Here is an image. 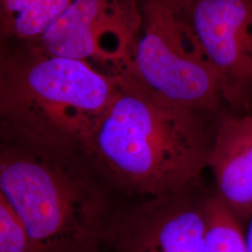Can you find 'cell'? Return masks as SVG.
<instances>
[{"label": "cell", "instance_id": "obj_1", "mask_svg": "<svg viewBox=\"0 0 252 252\" xmlns=\"http://www.w3.org/2000/svg\"><path fill=\"white\" fill-rule=\"evenodd\" d=\"M115 78L117 93L82 158L114 186L146 199L200 184L216 130L207 124L212 114L154 99Z\"/></svg>", "mask_w": 252, "mask_h": 252}, {"label": "cell", "instance_id": "obj_2", "mask_svg": "<svg viewBox=\"0 0 252 252\" xmlns=\"http://www.w3.org/2000/svg\"><path fill=\"white\" fill-rule=\"evenodd\" d=\"M117 89L112 74L34 43L2 51V136L5 142L81 156Z\"/></svg>", "mask_w": 252, "mask_h": 252}, {"label": "cell", "instance_id": "obj_3", "mask_svg": "<svg viewBox=\"0 0 252 252\" xmlns=\"http://www.w3.org/2000/svg\"><path fill=\"white\" fill-rule=\"evenodd\" d=\"M81 155L5 142L0 193L26 228L32 252H101L110 215Z\"/></svg>", "mask_w": 252, "mask_h": 252}, {"label": "cell", "instance_id": "obj_4", "mask_svg": "<svg viewBox=\"0 0 252 252\" xmlns=\"http://www.w3.org/2000/svg\"><path fill=\"white\" fill-rule=\"evenodd\" d=\"M110 74L163 103L214 114L221 84L181 0H147L128 57Z\"/></svg>", "mask_w": 252, "mask_h": 252}, {"label": "cell", "instance_id": "obj_5", "mask_svg": "<svg viewBox=\"0 0 252 252\" xmlns=\"http://www.w3.org/2000/svg\"><path fill=\"white\" fill-rule=\"evenodd\" d=\"M207 197L198 184L110 217L101 252H206Z\"/></svg>", "mask_w": 252, "mask_h": 252}, {"label": "cell", "instance_id": "obj_6", "mask_svg": "<svg viewBox=\"0 0 252 252\" xmlns=\"http://www.w3.org/2000/svg\"><path fill=\"white\" fill-rule=\"evenodd\" d=\"M140 0H72L33 42L48 54L110 67L130 54L143 22Z\"/></svg>", "mask_w": 252, "mask_h": 252}, {"label": "cell", "instance_id": "obj_7", "mask_svg": "<svg viewBox=\"0 0 252 252\" xmlns=\"http://www.w3.org/2000/svg\"><path fill=\"white\" fill-rule=\"evenodd\" d=\"M189 24L235 108L252 99V0H181Z\"/></svg>", "mask_w": 252, "mask_h": 252}, {"label": "cell", "instance_id": "obj_8", "mask_svg": "<svg viewBox=\"0 0 252 252\" xmlns=\"http://www.w3.org/2000/svg\"><path fill=\"white\" fill-rule=\"evenodd\" d=\"M217 194L237 218L252 217V116L220 119L208 159Z\"/></svg>", "mask_w": 252, "mask_h": 252}, {"label": "cell", "instance_id": "obj_9", "mask_svg": "<svg viewBox=\"0 0 252 252\" xmlns=\"http://www.w3.org/2000/svg\"><path fill=\"white\" fill-rule=\"evenodd\" d=\"M72 0H0V29L5 40L33 43L61 16Z\"/></svg>", "mask_w": 252, "mask_h": 252}, {"label": "cell", "instance_id": "obj_10", "mask_svg": "<svg viewBox=\"0 0 252 252\" xmlns=\"http://www.w3.org/2000/svg\"><path fill=\"white\" fill-rule=\"evenodd\" d=\"M206 252H247L238 220L218 194L205 203Z\"/></svg>", "mask_w": 252, "mask_h": 252}, {"label": "cell", "instance_id": "obj_11", "mask_svg": "<svg viewBox=\"0 0 252 252\" xmlns=\"http://www.w3.org/2000/svg\"><path fill=\"white\" fill-rule=\"evenodd\" d=\"M0 252H32L26 228L0 193Z\"/></svg>", "mask_w": 252, "mask_h": 252}, {"label": "cell", "instance_id": "obj_12", "mask_svg": "<svg viewBox=\"0 0 252 252\" xmlns=\"http://www.w3.org/2000/svg\"><path fill=\"white\" fill-rule=\"evenodd\" d=\"M246 248L247 252H252V217L250 222V225L248 228V232L246 234Z\"/></svg>", "mask_w": 252, "mask_h": 252}]
</instances>
